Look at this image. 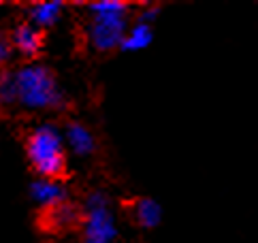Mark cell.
Instances as JSON below:
<instances>
[{
  "label": "cell",
  "mask_w": 258,
  "mask_h": 243,
  "mask_svg": "<svg viewBox=\"0 0 258 243\" xmlns=\"http://www.w3.org/2000/svg\"><path fill=\"white\" fill-rule=\"evenodd\" d=\"M9 58H11V43H9V36L0 32V64H5Z\"/></svg>",
  "instance_id": "cell-14"
},
{
  "label": "cell",
  "mask_w": 258,
  "mask_h": 243,
  "mask_svg": "<svg viewBox=\"0 0 258 243\" xmlns=\"http://www.w3.org/2000/svg\"><path fill=\"white\" fill-rule=\"evenodd\" d=\"M47 211H49V224L53 228H60V230H67L71 226H75V224L81 220V213L69 203H60V205H56V207H51Z\"/></svg>",
  "instance_id": "cell-11"
},
{
  "label": "cell",
  "mask_w": 258,
  "mask_h": 243,
  "mask_svg": "<svg viewBox=\"0 0 258 243\" xmlns=\"http://www.w3.org/2000/svg\"><path fill=\"white\" fill-rule=\"evenodd\" d=\"M158 15H160V9H158V7H145L143 11L139 13V17H137V22L152 26V24L156 22V17H158Z\"/></svg>",
  "instance_id": "cell-13"
},
{
  "label": "cell",
  "mask_w": 258,
  "mask_h": 243,
  "mask_svg": "<svg viewBox=\"0 0 258 243\" xmlns=\"http://www.w3.org/2000/svg\"><path fill=\"white\" fill-rule=\"evenodd\" d=\"M15 96L22 107L30 111L56 109L62 105V92L53 73L43 64H26L13 73Z\"/></svg>",
  "instance_id": "cell-1"
},
{
  "label": "cell",
  "mask_w": 258,
  "mask_h": 243,
  "mask_svg": "<svg viewBox=\"0 0 258 243\" xmlns=\"http://www.w3.org/2000/svg\"><path fill=\"white\" fill-rule=\"evenodd\" d=\"M26 154L32 169L45 179H60L67 171V147L62 133L53 124H43L32 130L26 141Z\"/></svg>",
  "instance_id": "cell-3"
},
{
  "label": "cell",
  "mask_w": 258,
  "mask_h": 243,
  "mask_svg": "<svg viewBox=\"0 0 258 243\" xmlns=\"http://www.w3.org/2000/svg\"><path fill=\"white\" fill-rule=\"evenodd\" d=\"M30 196L41 207L51 209L60 203H67V188L60 184V179H45V177H39V179H34L30 186Z\"/></svg>",
  "instance_id": "cell-5"
},
{
  "label": "cell",
  "mask_w": 258,
  "mask_h": 243,
  "mask_svg": "<svg viewBox=\"0 0 258 243\" xmlns=\"http://www.w3.org/2000/svg\"><path fill=\"white\" fill-rule=\"evenodd\" d=\"M62 15V3L60 0H45V3H36L28 9V24L34 26L36 30L56 26Z\"/></svg>",
  "instance_id": "cell-8"
},
{
  "label": "cell",
  "mask_w": 258,
  "mask_h": 243,
  "mask_svg": "<svg viewBox=\"0 0 258 243\" xmlns=\"http://www.w3.org/2000/svg\"><path fill=\"white\" fill-rule=\"evenodd\" d=\"M13 102H17L13 73L3 71L0 73V107H9V105H13Z\"/></svg>",
  "instance_id": "cell-12"
},
{
  "label": "cell",
  "mask_w": 258,
  "mask_h": 243,
  "mask_svg": "<svg viewBox=\"0 0 258 243\" xmlns=\"http://www.w3.org/2000/svg\"><path fill=\"white\" fill-rule=\"evenodd\" d=\"M9 43H11V49L15 47L17 51L24 53V55H36L41 51V47H43V36H41V30H36L34 26L20 24L13 30Z\"/></svg>",
  "instance_id": "cell-7"
},
{
  "label": "cell",
  "mask_w": 258,
  "mask_h": 243,
  "mask_svg": "<svg viewBox=\"0 0 258 243\" xmlns=\"http://www.w3.org/2000/svg\"><path fill=\"white\" fill-rule=\"evenodd\" d=\"M84 237L86 241L111 243L117 237V226L109 201L103 192H92L86 199V216H84Z\"/></svg>",
  "instance_id": "cell-4"
},
{
  "label": "cell",
  "mask_w": 258,
  "mask_h": 243,
  "mask_svg": "<svg viewBox=\"0 0 258 243\" xmlns=\"http://www.w3.org/2000/svg\"><path fill=\"white\" fill-rule=\"evenodd\" d=\"M88 41L96 51L119 49L128 30V7L119 0H98L90 5Z\"/></svg>",
  "instance_id": "cell-2"
},
{
  "label": "cell",
  "mask_w": 258,
  "mask_h": 243,
  "mask_svg": "<svg viewBox=\"0 0 258 243\" xmlns=\"http://www.w3.org/2000/svg\"><path fill=\"white\" fill-rule=\"evenodd\" d=\"M84 243H96V241H86V239H84Z\"/></svg>",
  "instance_id": "cell-15"
},
{
  "label": "cell",
  "mask_w": 258,
  "mask_h": 243,
  "mask_svg": "<svg viewBox=\"0 0 258 243\" xmlns=\"http://www.w3.org/2000/svg\"><path fill=\"white\" fill-rule=\"evenodd\" d=\"M62 139H64V147H69L77 156H90L96 147V139L92 135V130L86 124H81V122H71L67 130H64Z\"/></svg>",
  "instance_id": "cell-6"
},
{
  "label": "cell",
  "mask_w": 258,
  "mask_h": 243,
  "mask_svg": "<svg viewBox=\"0 0 258 243\" xmlns=\"http://www.w3.org/2000/svg\"><path fill=\"white\" fill-rule=\"evenodd\" d=\"M133 218L143 228H156L162 220V207L150 196L137 199L133 205Z\"/></svg>",
  "instance_id": "cell-9"
},
{
  "label": "cell",
  "mask_w": 258,
  "mask_h": 243,
  "mask_svg": "<svg viewBox=\"0 0 258 243\" xmlns=\"http://www.w3.org/2000/svg\"><path fill=\"white\" fill-rule=\"evenodd\" d=\"M152 39H154L152 26L137 22L133 26H128V30L124 34V41H122V45H119V49H124V51H141L145 47H150Z\"/></svg>",
  "instance_id": "cell-10"
}]
</instances>
